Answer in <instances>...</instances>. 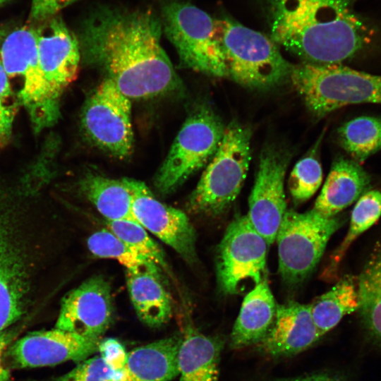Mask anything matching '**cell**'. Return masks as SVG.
<instances>
[{
  "label": "cell",
  "mask_w": 381,
  "mask_h": 381,
  "mask_svg": "<svg viewBox=\"0 0 381 381\" xmlns=\"http://www.w3.org/2000/svg\"><path fill=\"white\" fill-rule=\"evenodd\" d=\"M182 337L174 335L128 353L125 370L131 381H169L179 375Z\"/></svg>",
  "instance_id": "cell-21"
},
{
  "label": "cell",
  "mask_w": 381,
  "mask_h": 381,
  "mask_svg": "<svg viewBox=\"0 0 381 381\" xmlns=\"http://www.w3.org/2000/svg\"><path fill=\"white\" fill-rule=\"evenodd\" d=\"M289 78L308 109L317 116L350 104H381V75L341 64L303 62L292 66Z\"/></svg>",
  "instance_id": "cell-6"
},
{
  "label": "cell",
  "mask_w": 381,
  "mask_h": 381,
  "mask_svg": "<svg viewBox=\"0 0 381 381\" xmlns=\"http://www.w3.org/2000/svg\"><path fill=\"white\" fill-rule=\"evenodd\" d=\"M216 35L228 77L253 89H266L289 77L292 66L271 37L224 18L216 19Z\"/></svg>",
  "instance_id": "cell-4"
},
{
  "label": "cell",
  "mask_w": 381,
  "mask_h": 381,
  "mask_svg": "<svg viewBox=\"0 0 381 381\" xmlns=\"http://www.w3.org/2000/svg\"><path fill=\"white\" fill-rule=\"evenodd\" d=\"M126 180L133 194L135 220L185 261L190 264L195 262L196 234L188 216L157 200L143 182L129 178Z\"/></svg>",
  "instance_id": "cell-14"
},
{
  "label": "cell",
  "mask_w": 381,
  "mask_h": 381,
  "mask_svg": "<svg viewBox=\"0 0 381 381\" xmlns=\"http://www.w3.org/2000/svg\"><path fill=\"white\" fill-rule=\"evenodd\" d=\"M25 259L0 219V331L8 329L24 313L28 288Z\"/></svg>",
  "instance_id": "cell-18"
},
{
  "label": "cell",
  "mask_w": 381,
  "mask_h": 381,
  "mask_svg": "<svg viewBox=\"0 0 381 381\" xmlns=\"http://www.w3.org/2000/svg\"><path fill=\"white\" fill-rule=\"evenodd\" d=\"M321 337L313 320L310 304L289 301L277 305L274 320L260 342L266 353L284 356L306 350Z\"/></svg>",
  "instance_id": "cell-17"
},
{
  "label": "cell",
  "mask_w": 381,
  "mask_h": 381,
  "mask_svg": "<svg viewBox=\"0 0 381 381\" xmlns=\"http://www.w3.org/2000/svg\"><path fill=\"white\" fill-rule=\"evenodd\" d=\"M224 129L220 118L209 106L195 108L182 125L155 176L154 185L159 193H172L210 160Z\"/></svg>",
  "instance_id": "cell-8"
},
{
  "label": "cell",
  "mask_w": 381,
  "mask_h": 381,
  "mask_svg": "<svg viewBox=\"0 0 381 381\" xmlns=\"http://www.w3.org/2000/svg\"><path fill=\"white\" fill-rule=\"evenodd\" d=\"M344 222L341 216L327 217L312 209L305 212L286 210L278 229L279 272L284 282H302L319 263L330 237Z\"/></svg>",
  "instance_id": "cell-7"
},
{
  "label": "cell",
  "mask_w": 381,
  "mask_h": 381,
  "mask_svg": "<svg viewBox=\"0 0 381 381\" xmlns=\"http://www.w3.org/2000/svg\"><path fill=\"white\" fill-rule=\"evenodd\" d=\"M9 0H0V6L4 4L6 2H7Z\"/></svg>",
  "instance_id": "cell-38"
},
{
  "label": "cell",
  "mask_w": 381,
  "mask_h": 381,
  "mask_svg": "<svg viewBox=\"0 0 381 381\" xmlns=\"http://www.w3.org/2000/svg\"><path fill=\"white\" fill-rule=\"evenodd\" d=\"M99 341L55 327L32 332L11 344L4 362L10 370L54 365L67 361L80 363L98 351Z\"/></svg>",
  "instance_id": "cell-12"
},
{
  "label": "cell",
  "mask_w": 381,
  "mask_h": 381,
  "mask_svg": "<svg viewBox=\"0 0 381 381\" xmlns=\"http://www.w3.org/2000/svg\"><path fill=\"white\" fill-rule=\"evenodd\" d=\"M40 23L35 27L39 63L53 95L60 101L78 73L79 42L59 16Z\"/></svg>",
  "instance_id": "cell-16"
},
{
  "label": "cell",
  "mask_w": 381,
  "mask_h": 381,
  "mask_svg": "<svg viewBox=\"0 0 381 381\" xmlns=\"http://www.w3.org/2000/svg\"><path fill=\"white\" fill-rule=\"evenodd\" d=\"M80 188L107 221L137 222L133 212L132 191L126 178L114 179L90 174L82 179Z\"/></svg>",
  "instance_id": "cell-24"
},
{
  "label": "cell",
  "mask_w": 381,
  "mask_h": 381,
  "mask_svg": "<svg viewBox=\"0 0 381 381\" xmlns=\"http://www.w3.org/2000/svg\"><path fill=\"white\" fill-rule=\"evenodd\" d=\"M80 124L89 142L105 153L120 159L132 154L131 101L111 80L105 78L87 99Z\"/></svg>",
  "instance_id": "cell-10"
},
{
  "label": "cell",
  "mask_w": 381,
  "mask_h": 381,
  "mask_svg": "<svg viewBox=\"0 0 381 381\" xmlns=\"http://www.w3.org/2000/svg\"><path fill=\"white\" fill-rule=\"evenodd\" d=\"M0 61L34 132L54 125L60 117V101L40 67L35 27H18L7 33L0 43Z\"/></svg>",
  "instance_id": "cell-3"
},
{
  "label": "cell",
  "mask_w": 381,
  "mask_h": 381,
  "mask_svg": "<svg viewBox=\"0 0 381 381\" xmlns=\"http://www.w3.org/2000/svg\"><path fill=\"white\" fill-rule=\"evenodd\" d=\"M337 134L341 146L361 164L381 150V118H354L343 123Z\"/></svg>",
  "instance_id": "cell-29"
},
{
  "label": "cell",
  "mask_w": 381,
  "mask_h": 381,
  "mask_svg": "<svg viewBox=\"0 0 381 381\" xmlns=\"http://www.w3.org/2000/svg\"><path fill=\"white\" fill-rule=\"evenodd\" d=\"M53 381H131L126 370H114L101 356L80 362L68 373Z\"/></svg>",
  "instance_id": "cell-32"
},
{
  "label": "cell",
  "mask_w": 381,
  "mask_h": 381,
  "mask_svg": "<svg viewBox=\"0 0 381 381\" xmlns=\"http://www.w3.org/2000/svg\"><path fill=\"white\" fill-rule=\"evenodd\" d=\"M161 22L184 67L209 76L228 77L216 19L193 5L174 1L164 6Z\"/></svg>",
  "instance_id": "cell-9"
},
{
  "label": "cell",
  "mask_w": 381,
  "mask_h": 381,
  "mask_svg": "<svg viewBox=\"0 0 381 381\" xmlns=\"http://www.w3.org/2000/svg\"><path fill=\"white\" fill-rule=\"evenodd\" d=\"M98 351L104 362L113 370H125L128 353L120 341L112 338L100 341Z\"/></svg>",
  "instance_id": "cell-34"
},
{
  "label": "cell",
  "mask_w": 381,
  "mask_h": 381,
  "mask_svg": "<svg viewBox=\"0 0 381 381\" xmlns=\"http://www.w3.org/2000/svg\"><path fill=\"white\" fill-rule=\"evenodd\" d=\"M268 244L246 215L230 222L218 246L216 273L224 294H236L247 282L258 284L265 277Z\"/></svg>",
  "instance_id": "cell-11"
},
{
  "label": "cell",
  "mask_w": 381,
  "mask_h": 381,
  "mask_svg": "<svg viewBox=\"0 0 381 381\" xmlns=\"http://www.w3.org/2000/svg\"><path fill=\"white\" fill-rule=\"evenodd\" d=\"M277 381H339L337 378L325 374H316L298 377L282 379Z\"/></svg>",
  "instance_id": "cell-37"
},
{
  "label": "cell",
  "mask_w": 381,
  "mask_h": 381,
  "mask_svg": "<svg viewBox=\"0 0 381 381\" xmlns=\"http://www.w3.org/2000/svg\"><path fill=\"white\" fill-rule=\"evenodd\" d=\"M87 245L90 253L101 258L119 262L126 271L134 273L162 274V270L151 260L128 246L111 231L102 229L89 236Z\"/></svg>",
  "instance_id": "cell-27"
},
{
  "label": "cell",
  "mask_w": 381,
  "mask_h": 381,
  "mask_svg": "<svg viewBox=\"0 0 381 381\" xmlns=\"http://www.w3.org/2000/svg\"><path fill=\"white\" fill-rule=\"evenodd\" d=\"M15 337L16 334L13 331L8 329L0 331V381L11 380V370L4 364V356Z\"/></svg>",
  "instance_id": "cell-36"
},
{
  "label": "cell",
  "mask_w": 381,
  "mask_h": 381,
  "mask_svg": "<svg viewBox=\"0 0 381 381\" xmlns=\"http://www.w3.org/2000/svg\"><path fill=\"white\" fill-rule=\"evenodd\" d=\"M130 299L140 321L150 327L167 323L172 315V302L162 274L126 271Z\"/></svg>",
  "instance_id": "cell-23"
},
{
  "label": "cell",
  "mask_w": 381,
  "mask_h": 381,
  "mask_svg": "<svg viewBox=\"0 0 381 381\" xmlns=\"http://www.w3.org/2000/svg\"><path fill=\"white\" fill-rule=\"evenodd\" d=\"M162 31L150 11L102 6L81 25L80 53L131 99L169 93L180 80L162 46Z\"/></svg>",
  "instance_id": "cell-1"
},
{
  "label": "cell",
  "mask_w": 381,
  "mask_h": 381,
  "mask_svg": "<svg viewBox=\"0 0 381 381\" xmlns=\"http://www.w3.org/2000/svg\"><path fill=\"white\" fill-rule=\"evenodd\" d=\"M223 341L189 327L182 337L179 364L180 381H219Z\"/></svg>",
  "instance_id": "cell-22"
},
{
  "label": "cell",
  "mask_w": 381,
  "mask_h": 381,
  "mask_svg": "<svg viewBox=\"0 0 381 381\" xmlns=\"http://www.w3.org/2000/svg\"><path fill=\"white\" fill-rule=\"evenodd\" d=\"M289 159L274 149L265 150L260 158L246 215L253 228L272 244L286 212L284 179Z\"/></svg>",
  "instance_id": "cell-13"
},
{
  "label": "cell",
  "mask_w": 381,
  "mask_h": 381,
  "mask_svg": "<svg viewBox=\"0 0 381 381\" xmlns=\"http://www.w3.org/2000/svg\"><path fill=\"white\" fill-rule=\"evenodd\" d=\"M380 216L381 191L371 190L363 193L351 212L346 235L331 255L325 274L329 277L336 274L340 262L352 243L370 228Z\"/></svg>",
  "instance_id": "cell-28"
},
{
  "label": "cell",
  "mask_w": 381,
  "mask_h": 381,
  "mask_svg": "<svg viewBox=\"0 0 381 381\" xmlns=\"http://www.w3.org/2000/svg\"><path fill=\"white\" fill-rule=\"evenodd\" d=\"M357 281L362 324L381 347V236L375 242Z\"/></svg>",
  "instance_id": "cell-25"
},
{
  "label": "cell",
  "mask_w": 381,
  "mask_h": 381,
  "mask_svg": "<svg viewBox=\"0 0 381 381\" xmlns=\"http://www.w3.org/2000/svg\"><path fill=\"white\" fill-rule=\"evenodd\" d=\"M114 319L110 284L103 276L95 275L64 296L55 328L99 339Z\"/></svg>",
  "instance_id": "cell-15"
},
{
  "label": "cell",
  "mask_w": 381,
  "mask_h": 381,
  "mask_svg": "<svg viewBox=\"0 0 381 381\" xmlns=\"http://www.w3.org/2000/svg\"><path fill=\"white\" fill-rule=\"evenodd\" d=\"M369 183L370 176L361 164L339 158L333 163L313 209L327 217L337 216L365 193Z\"/></svg>",
  "instance_id": "cell-19"
},
{
  "label": "cell",
  "mask_w": 381,
  "mask_h": 381,
  "mask_svg": "<svg viewBox=\"0 0 381 381\" xmlns=\"http://www.w3.org/2000/svg\"><path fill=\"white\" fill-rule=\"evenodd\" d=\"M251 131L236 121L224 129L220 145L188 200L193 212L208 217L224 213L238 195L250 161Z\"/></svg>",
  "instance_id": "cell-5"
},
{
  "label": "cell",
  "mask_w": 381,
  "mask_h": 381,
  "mask_svg": "<svg viewBox=\"0 0 381 381\" xmlns=\"http://www.w3.org/2000/svg\"><path fill=\"white\" fill-rule=\"evenodd\" d=\"M353 0H273L271 38L306 63L337 64L372 41Z\"/></svg>",
  "instance_id": "cell-2"
},
{
  "label": "cell",
  "mask_w": 381,
  "mask_h": 381,
  "mask_svg": "<svg viewBox=\"0 0 381 381\" xmlns=\"http://www.w3.org/2000/svg\"><path fill=\"white\" fill-rule=\"evenodd\" d=\"M9 381H12V380H10Z\"/></svg>",
  "instance_id": "cell-39"
},
{
  "label": "cell",
  "mask_w": 381,
  "mask_h": 381,
  "mask_svg": "<svg viewBox=\"0 0 381 381\" xmlns=\"http://www.w3.org/2000/svg\"><path fill=\"white\" fill-rule=\"evenodd\" d=\"M277 306L265 277L244 297L231 333L230 346L238 349L260 342L274 320Z\"/></svg>",
  "instance_id": "cell-20"
},
{
  "label": "cell",
  "mask_w": 381,
  "mask_h": 381,
  "mask_svg": "<svg viewBox=\"0 0 381 381\" xmlns=\"http://www.w3.org/2000/svg\"><path fill=\"white\" fill-rule=\"evenodd\" d=\"M20 105L0 61V149L11 142Z\"/></svg>",
  "instance_id": "cell-33"
},
{
  "label": "cell",
  "mask_w": 381,
  "mask_h": 381,
  "mask_svg": "<svg viewBox=\"0 0 381 381\" xmlns=\"http://www.w3.org/2000/svg\"><path fill=\"white\" fill-rule=\"evenodd\" d=\"M78 0H32L29 19L40 23L56 16L61 9Z\"/></svg>",
  "instance_id": "cell-35"
},
{
  "label": "cell",
  "mask_w": 381,
  "mask_h": 381,
  "mask_svg": "<svg viewBox=\"0 0 381 381\" xmlns=\"http://www.w3.org/2000/svg\"><path fill=\"white\" fill-rule=\"evenodd\" d=\"M109 230L133 249L167 271V262L162 250L138 222L129 220L107 221Z\"/></svg>",
  "instance_id": "cell-30"
},
{
  "label": "cell",
  "mask_w": 381,
  "mask_h": 381,
  "mask_svg": "<svg viewBox=\"0 0 381 381\" xmlns=\"http://www.w3.org/2000/svg\"><path fill=\"white\" fill-rule=\"evenodd\" d=\"M359 306L357 281L345 276L310 304L314 323L322 337Z\"/></svg>",
  "instance_id": "cell-26"
},
{
  "label": "cell",
  "mask_w": 381,
  "mask_h": 381,
  "mask_svg": "<svg viewBox=\"0 0 381 381\" xmlns=\"http://www.w3.org/2000/svg\"><path fill=\"white\" fill-rule=\"evenodd\" d=\"M322 181V166L316 155L310 152L301 159L291 171L288 188L296 203L310 198L320 188Z\"/></svg>",
  "instance_id": "cell-31"
}]
</instances>
